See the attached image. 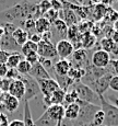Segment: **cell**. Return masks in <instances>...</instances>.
Returning a JSON list of instances; mask_svg holds the SVG:
<instances>
[{"label": "cell", "mask_w": 118, "mask_h": 126, "mask_svg": "<svg viewBox=\"0 0 118 126\" xmlns=\"http://www.w3.org/2000/svg\"><path fill=\"white\" fill-rule=\"evenodd\" d=\"M70 89H73V90L77 92L79 100L100 106V96H98L90 87L86 86V84L82 83L81 81L74 82Z\"/></svg>", "instance_id": "cell-1"}, {"label": "cell", "mask_w": 118, "mask_h": 126, "mask_svg": "<svg viewBox=\"0 0 118 126\" xmlns=\"http://www.w3.org/2000/svg\"><path fill=\"white\" fill-rule=\"evenodd\" d=\"M100 106L105 114L104 125L118 126V109L116 106L105 100L104 95H100Z\"/></svg>", "instance_id": "cell-2"}, {"label": "cell", "mask_w": 118, "mask_h": 126, "mask_svg": "<svg viewBox=\"0 0 118 126\" xmlns=\"http://www.w3.org/2000/svg\"><path fill=\"white\" fill-rule=\"evenodd\" d=\"M21 80L23 81L24 87H25V94H24V101H28L30 102L32 99L36 98L39 93V87L37 84V81L35 79H33L31 76L28 75H25V76H21L20 75V78Z\"/></svg>", "instance_id": "cell-3"}, {"label": "cell", "mask_w": 118, "mask_h": 126, "mask_svg": "<svg viewBox=\"0 0 118 126\" xmlns=\"http://www.w3.org/2000/svg\"><path fill=\"white\" fill-rule=\"evenodd\" d=\"M114 76L110 72H106L105 75H103L102 77H100L98 79H96L94 82H92L91 84H89L88 87H90L93 91L97 94L98 96L100 95H104L105 91L109 88V81L112 79V77Z\"/></svg>", "instance_id": "cell-4"}, {"label": "cell", "mask_w": 118, "mask_h": 126, "mask_svg": "<svg viewBox=\"0 0 118 126\" xmlns=\"http://www.w3.org/2000/svg\"><path fill=\"white\" fill-rule=\"evenodd\" d=\"M56 53H57V56L60 57V59H68L72 56L74 52V48L73 45H72L71 42H69L67 38H61L57 42L56 46Z\"/></svg>", "instance_id": "cell-5"}, {"label": "cell", "mask_w": 118, "mask_h": 126, "mask_svg": "<svg viewBox=\"0 0 118 126\" xmlns=\"http://www.w3.org/2000/svg\"><path fill=\"white\" fill-rule=\"evenodd\" d=\"M37 54L39 57L48 58V59H52V60L54 58L58 57L55 45L52 42H49V41H44V40H42L37 44Z\"/></svg>", "instance_id": "cell-6"}, {"label": "cell", "mask_w": 118, "mask_h": 126, "mask_svg": "<svg viewBox=\"0 0 118 126\" xmlns=\"http://www.w3.org/2000/svg\"><path fill=\"white\" fill-rule=\"evenodd\" d=\"M110 59V54L102 49H97L91 56V65L96 68H107Z\"/></svg>", "instance_id": "cell-7"}, {"label": "cell", "mask_w": 118, "mask_h": 126, "mask_svg": "<svg viewBox=\"0 0 118 126\" xmlns=\"http://www.w3.org/2000/svg\"><path fill=\"white\" fill-rule=\"evenodd\" d=\"M37 84L39 87V91L40 93L44 95V98L49 96L52 92H55L56 90H58L59 86L57 83V81L54 78H49V79H42V80H37Z\"/></svg>", "instance_id": "cell-8"}, {"label": "cell", "mask_w": 118, "mask_h": 126, "mask_svg": "<svg viewBox=\"0 0 118 126\" xmlns=\"http://www.w3.org/2000/svg\"><path fill=\"white\" fill-rule=\"evenodd\" d=\"M7 93H9L10 95L16 98L18 100H22L24 98V94H25V87H24L23 81L21 79L12 80Z\"/></svg>", "instance_id": "cell-9"}, {"label": "cell", "mask_w": 118, "mask_h": 126, "mask_svg": "<svg viewBox=\"0 0 118 126\" xmlns=\"http://www.w3.org/2000/svg\"><path fill=\"white\" fill-rule=\"evenodd\" d=\"M28 76H31L33 79H35L36 81L42 80V79L52 78V77L49 75V72H48L47 70L39 64V63H36V64L32 65V68H31V70H30Z\"/></svg>", "instance_id": "cell-10"}, {"label": "cell", "mask_w": 118, "mask_h": 126, "mask_svg": "<svg viewBox=\"0 0 118 126\" xmlns=\"http://www.w3.org/2000/svg\"><path fill=\"white\" fill-rule=\"evenodd\" d=\"M0 48L8 53H16L20 50L21 47L14 42V40L12 38L11 35L4 34L2 36L1 41H0Z\"/></svg>", "instance_id": "cell-11"}, {"label": "cell", "mask_w": 118, "mask_h": 126, "mask_svg": "<svg viewBox=\"0 0 118 126\" xmlns=\"http://www.w3.org/2000/svg\"><path fill=\"white\" fill-rule=\"evenodd\" d=\"M52 120L59 123L62 122L65 118V106L64 105H50L45 110Z\"/></svg>", "instance_id": "cell-12"}, {"label": "cell", "mask_w": 118, "mask_h": 126, "mask_svg": "<svg viewBox=\"0 0 118 126\" xmlns=\"http://www.w3.org/2000/svg\"><path fill=\"white\" fill-rule=\"evenodd\" d=\"M61 13H59V19L62 20L68 26L72 25H78V16H77L76 12H73L70 8H65L61 10Z\"/></svg>", "instance_id": "cell-13"}, {"label": "cell", "mask_w": 118, "mask_h": 126, "mask_svg": "<svg viewBox=\"0 0 118 126\" xmlns=\"http://www.w3.org/2000/svg\"><path fill=\"white\" fill-rule=\"evenodd\" d=\"M2 103H3V106L6 108L7 111L9 112H15L19 109V105H20V100H18L16 98L10 95L9 93L4 92L2 94Z\"/></svg>", "instance_id": "cell-14"}, {"label": "cell", "mask_w": 118, "mask_h": 126, "mask_svg": "<svg viewBox=\"0 0 118 126\" xmlns=\"http://www.w3.org/2000/svg\"><path fill=\"white\" fill-rule=\"evenodd\" d=\"M70 68H71V63L68 59H59L55 64L54 71L55 75H57V76H67Z\"/></svg>", "instance_id": "cell-15"}, {"label": "cell", "mask_w": 118, "mask_h": 126, "mask_svg": "<svg viewBox=\"0 0 118 126\" xmlns=\"http://www.w3.org/2000/svg\"><path fill=\"white\" fill-rule=\"evenodd\" d=\"M79 112H80V106L78 103H71L65 106V118L68 121H74L78 118Z\"/></svg>", "instance_id": "cell-16"}, {"label": "cell", "mask_w": 118, "mask_h": 126, "mask_svg": "<svg viewBox=\"0 0 118 126\" xmlns=\"http://www.w3.org/2000/svg\"><path fill=\"white\" fill-rule=\"evenodd\" d=\"M11 36H12V38L14 40V42H15L16 44L20 46V47L22 45L25 44V43L28 41V37H30L27 31H25L22 28H16L15 31L12 33Z\"/></svg>", "instance_id": "cell-17"}, {"label": "cell", "mask_w": 118, "mask_h": 126, "mask_svg": "<svg viewBox=\"0 0 118 126\" xmlns=\"http://www.w3.org/2000/svg\"><path fill=\"white\" fill-rule=\"evenodd\" d=\"M36 33L39 35L44 34V33L48 32V31L52 30V24H50L44 16H39L35 20V29Z\"/></svg>", "instance_id": "cell-18"}, {"label": "cell", "mask_w": 118, "mask_h": 126, "mask_svg": "<svg viewBox=\"0 0 118 126\" xmlns=\"http://www.w3.org/2000/svg\"><path fill=\"white\" fill-rule=\"evenodd\" d=\"M96 42V37L92 34L91 32H85L82 33L80 36V44L81 47L84 49H89V48H92L94 46Z\"/></svg>", "instance_id": "cell-19"}, {"label": "cell", "mask_w": 118, "mask_h": 126, "mask_svg": "<svg viewBox=\"0 0 118 126\" xmlns=\"http://www.w3.org/2000/svg\"><path fill=\"white\" fill-rule=\"evenodd\" d=\"M24 59V56L21 54L20 52H16V53H11L10 56L8 57L6 62V65L8 66L9 69H15L18 67V65L20 64L21 60Z\"/></svg>", "instance_id": "cell-20"}, {"label": "cell", "mask_w": 118, "mask_h": 126, "mask_svg": "<svg viewBox=\"0 0 118 126\" xmlns=\"http://www.w3.org/2000/svg\"><path fill=\"white\" fill-rule=\"evenodd\" d=\"M55 80L57 81L59 88L61 90H64L65 92H67L69 89L72 87V84L74 83V81L72 80L71 78H69L68 76H57L56 75V79Z\"/></svg>", "instance_id": "cell-21"}, {"label": "cell", "mask_w": 118, "mask_h": 126, "mask_svg": "<svg viewBox=\"0 0 118 126\" xmlns=\"http://www.w3.org/2000/svg\"><path fill=\"white\" fill-rule=\"evenodd\" d=\"M23 122H24V126H35L34 120L32 117V113H31V110H30V102L28 101H24Z\"/></svg>", "instance_id": "cell-22"}, {"label": "cell", "mask_w": 118, "mask_h": 126, "mask_svg": "<svg viewBox=\"0 0 118 126\" xmlns=\"http://www.w3.org/2000/svg\"><path fill=\"white\" fill-rule=\"evenodd\" d=\"M57 124H58V123L55 122L54 120H52L46 112L43 113L39 118H37L36 121H34L35 126H56Z\"/></svg>", "instance_id": "cell-23"}, {"label": "cell", "mask_w": 118, "mask_h": 126, "mask_svg": "<svg viewBox=\"0 0 118 126\" xmlns=\"http://www.w3.org/2000/svg\"><path fill=\"white\" fill-rule=\"evenodd\" d=\"M107 8L108 7L105 6V4H103L102 2L95 4L94 10H93V16H94V19L96 21L102 20V19L104 18L105 13H106V11H107Z\"/></svg>", "instance_id": "cell-24"}, {"label": "cell", "mask_w": 118, "mask_h": 126, "mask_svg": "<svg viewBox=\"0 0 118 126\" xmlns=\"http://www.w3.org/2000/svg\"><path fill=\"white\" fill-rule=\"evenodd\" d=\"M52 26H54L55 30H56L57 32H58L59 34L62 36V38H65V36L67 35V30H68V25H67V24L65 23L62 20H60V19H57V20L52 24Z\"/></svg>", "instance_id": "cell-25"}, {"label": "cell", "mask_w": 118, "mask_h": 126, "mask_svg": "<svg viewBox=\"0 0 118 126\" xmlns=\"http://www.w3.org/2000/svg\"><path fill=\"white\" fill-rule=\"evenodd\" d=\"M20 50H21V54H22L23 56L25 57L26 55H28L30 53L37 52V44H35V43L31 42V41H27L25 44L21 46Z\"/></svg>", "instance_id": "cell-26"}, {"label": "cell", "mask_w": 118, "mask_h": 126, "mask_svg": "<svg viewBox=\"0 0 118 126\" xmlns=\"http://www.w3.org/2000/svg\"><path fill=\"white\" fill-rule=\"evenodd\" d=\"M78 100H79V98H78L77 92L74 91L73 89H69V90L65 93L64 106L65 105H68V104H71V103H76Z\"/></svg>", "instance_id": "cell-27"}, {"label": "cell", "mask_w": 118, "mask_h": 126, "mask_svg": "<svg viewBox=\"0 0 118 126\" xmlns=\"http://www.w3.org/2000/svg\"><path fill=\"white\" fill-rule=\"evenodd\" d=\"M32 68V65L30 64L28 62H26L25 59L21 60L20 64L18 65V67H16V70H18L19 75H21V76H25V75H28L30 74V70Z\"/></svg>", "instance_id": "cell-28"}, {"label": "cell", "mask_w": 118, "mask_h": 126, "mask_svg": "<svg viewBox=\"0 0 118 126\" xmlns=\"http://www.w3.org/2000/svg\"><path fill=\"white\" fill-rule=\"evenodd\" d=\"M104 121H105V114L102 110H98L95 112L94 116L92 118V122H91V126H101L104 124Z\"/></svg>", "instance_id": "cell-29"}, {"label": "cell", "mask_w": 118, "mask_h": 126, "mask_svg": "<svg viewBox=\"0 0 118 126\" xmlns=\"http://www.w3.org/2000/svg\"><path fill=\"white\" fill-rule=\"evenodd\" d=\"M100 45H101V49L108 53V54H110L112 48H113V45H114V42L112 41V38L103 37L102 40L100 41Z\"/></svg>", "instance_id": "cell-30"}, {"label": "cell", "mask_w": 118, "mask_h": 126, "mask_svg": "<svg viewBox=\"0 0 118 126\" xmlns=\"http://www.w3.org/2000/svg\"><path fill=\"white\" fill-rule=\"evenodd\" d=\"M43 16H44L50 24H52L57 19H59V11H57V10H55V9L52 8V9H49Z\"/></svg>", "instance_id": "cell-31"}, {"label": "cell", "mask_w": 118, "mask_h": 126, "mask_svg": "<svg viewBox=\"0 0 118 126\" xmlns=\"http://www.w3.org/2000/svg\"><path fill=\"white\" fill-rule=\"evenodd\" d=\"M49 9H52V4H50L49 0H42V2L37 4V10L40 16H43V14L46 13Z\"/></svg>", "instance_id": "cell-32"}, {"label": "cell", "mask_w": 118, "mask_h": 126, "mask_svg": "<svg viewBox=\"0 0 118 126\" xmlns=\"http://www.w3.org/2000/svg\"><path fill=\"white\" fill-rule=\"evenodd\" d=\"M105 19H106L107 21H110V22L114 23L115 21L118 20V11L114 10V9L112 8H107V11L106 13H105Z\"/></svg>", "instance_id": "cell-33"}, {"label": "cell", "mask_w": 118, "mask_h": 126, "mask_svg": "<svg viewBox=\"0 0 118 126\" xmlns=\"http://www.w3.org/2000/svg\"><path fill=\"white\" fill-rule=\"evenodd\" d=\"M21 24H22V29L24 30H34L35 29V19L30 18L26 19V20L21 21Z\"/></svg>", "instance_id": "cell-34"}, {"label": "cell", "mask_w": 118, "mask_h": 126, "mask_svg": "<svg viewBox=\"0 0 118 126\" xmlns=\"http://www.w3.org/2000/svg\"><path fill=\"white\" fill-rule=\"evenodd\" d=\"M24 59L26 60V62H28L31 65H34L36 63H38V59H39V56H38L37 52H33V53H30L28 55H26L25 57H24Z\"/></svg>", "instance_id": "cell-35"}, {"label": "cell", "mask_w": 118, "mask_h": 126, "mask_svg": "<svg viewBox=\"0 0 118 126\" xmlns=\"http://www.w3.org/2000/svg\"><path fill=\"white\" fill-rule=\"evenodd\" d=\"M4 30V34L12 35V33L15 31L16 25L14 23H3V25H1Z\"/></svg>", "instance_id": "cell-36"}, {"label": "cell", "mask_w": 118, "mask_h": 126, "mask_svg": "<svg viewBox=\"0 0 118 126\" xmlns=\"http://www.w3.org/2000/svg\"><path fill=\"white\" fill-rule=\"evenodd\" d=\"M38 63H39L40 65H42L43 67H44L45 69L48 71V69L52 68V59H48V58H43V57H39V59H38Z\"/></svg>", "instance_id": "cell-37"}, {"label": "cell", "mask_w": 118, "mask_h": 126, "mask_svg": "<svg viewBox=\"0 0 118 126\" xmlns=\"http://www.w3.org/2000/svg\"><path fill=\"white\" fill-rule=\"evenodd\" d=\"M6 78L9 79V80H15V79L20 78V75H19L16 69H9L6 75Z\"/></svg>", "instance_id": "cell-38"}, {"label": "cell", "mask_w": 118, "mask_h": 126, "mask_svg": "<svg viewBox=\"0 0 118 126\" xmlns=\"http://www.w3.org/2000/svg\"><path fill=\"white\" fill-rule=\"evenodd\" d=\"M50 4H52V8L55 9V10L59 11L64 9V0H50Z\"/></svg>", "instance_id": "cell-39"}, {"label": "cell", "mask_w": 118, "mask_h": 126, "mask_svg": "<svg viewBox=\"0 0 118 126\" xmlns=\"http://www.w3.org/2000/svg\"><path fill=\"white\" fill-rule=\"evenodd\" d=\"M107 67H109L112 69V71L114 72V76H118V58H115V59H110L109 65Z\"/></svg>", "instance_id": "cell-40"}, {"label": "cell", "mask_w": 118, "mask_h": 126, "mask_svg": "<svg viewBox=\"0 0 118 126\" xmlns=\"http://www.w3.org/2000/svg\"><path fill=\"white\" fill-rule=\"evenodd\" d=\"M109 88L113 91L118 92V76H113L109 81Z\"/></svg>", "instance_id": "cell-41"}, {"label": "cell", "mask_w": 118, "mask_h": 126, "mask_svg": "<svg viewBox=\"0 0 118 126\" xmlns=\"http://www.w3.org/2000/svg\"><path fill=\"white\" fill-rule=\"evenodd\" d=\"M103 32H104V37H108V38H110L112 37V35H113V33L115 32L114 31V29H113V26H110V25H108V26H105L104 29H103Z\"/></svg>", "instance_id": "cell-42"}, {"label": "cell", "mask_w": 118, "mask_h": 126, "mask_svg": "<svg viewBox=\"0 0 118 126\" xmlns=\"http://www.w3.org/2000/svg\"><path fill=\"white\" fill-rule=\"evenodd\" d=\"M12 80H9L7 78H2L1 80V90L3 92H8V89H9V86H10Z\"/></svg>", "instance_id": "cell-43"}, {"label": "cell", "mask_w": 118, "mask_h": 126, "mask_svg": "<svg viewBox=\"0 0 118 126\" xmlns=\"http://www.w3.org/2000/svg\"><path fill=\"white\" fill-rule=\"evenodd\" d=\"M10 54L11 53H8V52H6V50L0 49V64H6L7 59L10 56Z\"/></svg>", "instance_id": "cell-44"}, {"label": "cell", "mask_w": 118, "mask_h": 126, "mask_svg": "<svg viewBox=\"0 0 118 126\" xmlns=\"http://www.w3.org/2000/svg\"><path fill=\"white\" fill-rule=\"evenodd\" d=\"M28 41L35 43V44H38V43L42 41V36H40L39 34H37V33H34V34H31L30 35V37H28Z\"/></svg>", "instance_id": "cell-45"}, {"label": "cell", "mask_w": 118, "mask_h": 126, "mask_svg": "<svg viewBox=\"0 0 118 126\" xmlns=\"http://www.w3.org/2000/svg\"><path fill=\"white\" fill-rule=\"evenodd\" d=\"M8 66L6 64H0V78H6V75L8 72Z\"/></svg>", "instance_id": "cell-46"}, {"label": "cell", "mask_w": 118, "mask_h": 126, "mask_svg": "<svg viewBox=\"0 0 118 126\" xmlns=\"http://www.w3.org/2000/svg\"><path fill=\"white\" fill-rule=\"evenodd\" d=\"M0 126H9V121L6 114L1 113L0 114Z\"/></svg>", "instance_id": "cell-47"}, {"label": "cell", "mask_w": 118, "mask_h": 126, "mask_svg": "<svg viewBox=\"0 0 118 126\" xmlns=\"http://www.w3.org/2000/svg\"><path fill=\"white\" fill-rule=\"evenodd\" d=\"M9 126H24L23 120H13L9 122Z\"/></svg>", "instance_id": "cell-48"}, {"label": "cell", "mask_w": 118, "mask_h": 126, "mask_svg": "<svg viewBox=\"0 0 118 126\" xmlns=\"http://www.w3.org/2000/svg\"><path fill=\"white\" fill-rule=\"evenodd\" d=\"M112 53L113 55H115V56H118V43H114V45H113V48H112Z\"/></svg>", "instance_id": "cell-49"}, {"label": "cell", "mask_w": 118, "mask_h": 126, "mask_svg": "<svg viewBox=\"0 0 118 126\" xmlns=\"http://www.w3.org/2000/svg\"><path fill=\"white\" fill-rule=\"evenodd\" d=\"M110 38H112V41H113L114 43H118V33H117V32H114Z\"/></svg>", "instance_id": "cell-50"}, {"label": "cell", "mask_w": 118, "mask_h": 126, "mask_svg": "<svg viewBox=\"0 0 118 126\" xmlns=\"http://www.w3.org/2000/svg\"><path fill=\"white\" fill-rule=\"evenodd\" d=\"M113 29H114L115 32H117V33H118V20L114 22V24H113Z\"/></svg>", "instance_id": "cell-51"}, {"label": "cell", "mask_w": 118, "mask_h": 126, "mask_svg": "<svg viewBox=\"0 0 118 126\" xmlns=\"http://www.w3.org/2000/svg\"><path fill=\"white\" fill-rule=\"evenodd\" d=\"M3 35H4V30H3L2 26H0V41H1V38H2Z\"/></svg>", "instance_id": "cell-52"}, {"label": "cell", "mask_w": 118, "mask_h": 126, "mask_svg": "<svg viewBox=\"0 0 118 126\" xmlns=\"http://www.w3.org/2000/svg\"><path fill=\"white\" fill-rule=\"evenodd\" d=\"M92 2H94V3H101L102 2V0H91Z\"/></svg>", "instance_id": "cell-53"}, {"label": "cell", "mask_w": 118, "mask_h": 126, "mask_svg": "<svg viewBox=\"0 0 118 126\" xmlns=\"http://www.w3.org/2000/svg\"><path fill=\"white\" fill-rule=\"evenodd\" d=\"M101 126H106V125H104V124H103V125H101Z\"/></svg>", "instance_id": "cell-54"}, {"label": "cell", "mask_w": 118, "mask_h": 126, "mask_svg": "<svg viewBox=\"0 0 118 126\" xmlns=\"http://www.w3.org/2000/svg\"><path fill=\"white\" fill-rule=\"evenodd\" d=\"M0 114H1V112H0Z\"/></svg>", "instance_id": "cell-55"}, {"label": "cell", "mask_w": 118, "mask_h": 126, "mask_svg": "<svg viewBox=\"0 0 118 126\" xmlns=\"http://www.w3.org/2000/svg\"><path fill=\"white\" fill-rule=\"evenodd\" d=\"M0 79H2V78H0Z\"/></svg>", "instance_id": "cell-56"}, {"label": "cell", "mask_w": 118, "mask_h": 126, "mask_svg": "<svg viewBox=\"0 0 118 126\" xmlns=\"http://www.w3.org/2000/svg\"><path fill=\"white\" fill-rule=\"evenodd\" d=\"M0 49H1V48H0Z\"/></svg>", "instance_id": "cell-57"}]
</instances>
